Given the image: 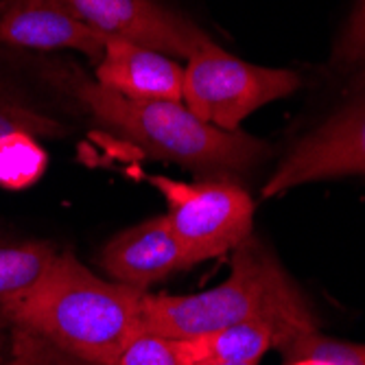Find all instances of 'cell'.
Wrapping results in <instances>:
<instances>
[{"mask_svg":"<svg viewBox=\"0 0 365 365\" xmlns=\"http://www.w3.org/2000/svg\"><path fill=\"white\" fill-rule=\"evenodd\" d=\"M46 79L101 125L108 134L134 145L151 158L175 162L208 178L252 173L272 158V147L245 131H225L199 120L184 103L134 101L88 77L68 61L44 63Z\"/></svg>","mask_w":365,"mask_h":365,"instance_id":"6da1fadb","label":"cell"},{"mask_svg":"<svg viewBox=\"0 0 365 365\" xmlns=\"http://www.w3.org/2000/svg\"><path fill=\"white\" fill-rule=\"evenodd\" d=\"M145 293L96 276L75 254L59 252L42 280L3 317L90 365H114L143 328Z\"/></svg>","mask_w":365,"mask_h":365,"instance_id":"7a4b0ae2","label":"cell"},{"mask_svg":"<svg viewBox=\"0 0 365 365\" xmlns=\"http://www.w3.org/2000/svg\"><path fill=\"white\" fill-rule=\"evenodd\" d=\"M258 317L276 322L284 333L282 339L317 328L300 289L274 252L256 237L245 239L235 250L232 272L221 284L190 295L147 291L143 300V328L180 339L202 337Z\"/></svg>","mask_w":365,"mask_h":365,"instance_id":"3957f363","label":"cell"},{"mask_svg":"<svg viewBox=\"0 0 365 365\" xmlns=\"http://www.w3.org/2000/svg\"><path fill=\"white\" fill-rule=\"evenodd\" d=\"M300 86L297 73L245 61L210 40L184 63L182 103L199 120L237 131L256 110L291 96Z\"/></svg>","mask_w":365,"mask_h":365,"instance_id":"277c9868","label":"cell"},{"mask_svg":"<svg viewBox=\"0 0 365 365\" xmlns=\"http://www.w3.org/2000/svg\"><path fill=\"white\" fill-rule=\"evenodd\" d=\"M167 199V219L182 247L186 267L235 252L254 227V199L230 178L180 182L147 175Z\"/></svg>","mask_w":365,"mask_h":365,"instance_id":"5b68a950","label":"cell"},{"mask_svg":"<svg viewBox=\"0 0 365 365\" xmlns=\"http://www.w3.org/2000/svg\"><path fill=\"white\" fill-rule=\"evenodd\" d=\"M337 178H365V81L346 101L297 140L262 186V197Z\"/></svg>","mask_w":365,"mask_h":365,"instance_id":"8992f818","label":"cell"},{"mask_svg":"<svg viewBox=\"0 0 365 365\" xmlns=\"http://www.w3.org/2000/svg\"><path fill=\"white\" fill-rule=\"evenodd\" d=\"M79 16L110 38L167 53L186 61L212 38L162 0H71Z\"/></svg>","mask_w":365,"mask_h":365,"instance_id":"52a82bcc","label":"cell"},{"mask_svg":"<svg viewBox=\"0 0 365 365\" xmlns=\"http://www.w3.org/2000/svg\"><path fill=\"white\" fill-rule=\"evenodd\" d=\"M106 33L88 24L71 0H0V44L31 51H77L94 66Z\"/></svg>","mask_w":365,"mask_h":365,"instance_id":"ba28073f","label":"cell"},{"mask_svg":"<svg viewBox=\"0 0 365 365\" xmlns=\"http://www.w3.org/2000/svg\"><path fill=\"white\" fill-rule=\"evenodd\" d=\"M110 280L143 289L188 269L167 215L151 217L112 237L98 254Z\"/></svg>","mask_w":365,"mask_h":365,"instance_id":"9c48e42d","label":"cell"},{"mask_svg":"<svg viewBox=\"0 0 365 365\" xmlns=\"http://www.w3.org/2000/svg\"><path fill=\"white\" fill-rule=\"evenodd\" d=\"M94 81L134 101L182 103L184 63L155 48L125 38H108L94 66Z\"/></svg>","mask_w":365,"mask_h":365,"instance_id":"30bf717a","label":"cell"},{"mask_svg":"<svg viewBox=\"0 0 365 365\" xmlns=\"http://www.w3.org/2000/svg\"><path fill=\"white\" fill-rule=\"evenodd\" d=\"M57 254L44 239L0 237V315L42 280Z\"/></svg>","mask_w":365,"mask_h":365,"instance_id":"8fae6325","label":"cell"},{"mask_svg":"<svg viewBox=\"0 0 365 365\" xmlns=\"http://www.w3.org/2000/svg\"><path fill=\"white\" fill-rule=\"evenodd\" d=\"M284 337L282 328L272 319H247L235 326H227L215 333L192 337L195 361L217 359V361H258L262 354L276 348V344Z\"/></svg>","mask_w":365,"mask_h":365,"instance_id":"7c38bea8","label":"cell"},{"mask_svg":"<svg viewBox=\"0 0 365 365\" xmlns=\"http://www.w3.org/2000/svg\"><path fill=\"white\" fill-rule=\"evenodd\" d=\"M48 167V153L38 138L11 134L0 138V186L24 190L36 184Z\"/></svg>","mask_w":365,"mask_h":365,"instance_id":"4fadbf2b","label":"cell"},{"mask_svg":"<svg viewBox=\"0 0 365 365\" xmlns=\"http://www.w3.org/2000/svg\"><path fill=\"white\" fill-rule=\"evenodd\" d=\"M190 339L169 337L140 328L118 352L114 365H192Z\"/></svg>","mask_w":365,"mask_h":365,"instance_id":"5bb4252c","label":"cell"},{"mask_svg":"<svg viewBox=\"0 0 365 365\" xmlns=\"http://www.w3.org/2000/svg\"><path fill=\"white\" fill-rule=\"evenodd\" d=\"M11 134H29L38 140L63 138L68 134V127L24 101L20 94L0 86V138Z\"/></svg>","mask_w":365,"mask_h":365,"instance_id":"9a60e30c","label":"cell"},{"mask_svg":"<svg viewBox=\"0 0 365 365\" xmlns=\"http://www.w3.org/2000/svg\"><path fill=\"white\" fill-rule=\"evenodd\" d=\"M276 350L287 359L315 356L326 359L335 365H365V344H352L322 335L317 328L302 330L282 339Z\"/></svg>","mask_w":365,"mask_h":365,"instance_id":"2e32d148","label":"cell"},{"mask_svg":"<svg viewBox=\"0 0 365 365\" xmlns=\"http://www.w3.org/2000/svg\"><path fill=\"white\" fill-rule=\"evenodd\" d=\"M5 365H90L51 341L29 333L24 328L9 326V352Z\"/></svg>","mask_w":365,"mask_h":365,"instance_id":"e0dca14e","label":"cell"},{"mask_svg":"<svg viewBox=\"0 0 365 365\" xmlns=\"http://www.w3.org/2000/svg\"><path fill=\"white\" fill-rule=\"evenodd\" d=\"M330 66L341 73L365 68V0L354 3V9L330 55Z\"/></svg>","mask_w":365,"mask_h":365,"instance_id":"ac0fdd59","label":"cell"},{"mask_svg":"<svg viewBox=\"0 0 365 365\" xmlns=\"http://www.w3.org/2000/svg\"><path fill=\"white\" fill-rule=\"evenodd\" d=\"M7 352H9V324L0 315V363L7 361Z\"/></svg>","mask_w":365,"mask_h":365,"instance_id":"d6986e66","label":"cell"},{"mask_svg":"<svg viewBox=\"0 0 365 365\" xmlns=\"http://www.w3.org/2000/svg\"><path fill=\"white\" fill-rule=\"evenodd\" d=\"M282 365H335L326 359H315V356H300V359H287Z\"/></svg>","mask_w":365,"mask_h":365,"instance_id":"ffe728a7","label":"cell"},{"mask_svg":"<svg viewBox=\"0 0 365 365\" xmlns=\"http://www.w3.org/2000/svg\"><path fill=\"white\" fill-rule=\"evenodd\" d=\"M192 365H258V361H217V359H202V361H195Z\"/></svg>","mask_w":365,"mask_h":365,"instance_id":"44dd1931","label":"cell"},{"mask_svg":"<svg viewBox=\"0 0 365 365\" xmlns=\"http://www.w3.org/2000/svg\"><path fill=\"white\" fill-rule=\"evenodd\" d=\"M0 365H5V363H0Z\"/></svg>","mask_w":365,"mask_h":365,"instance_id":"7402d4cb","label":"cell"}]
</instances>
